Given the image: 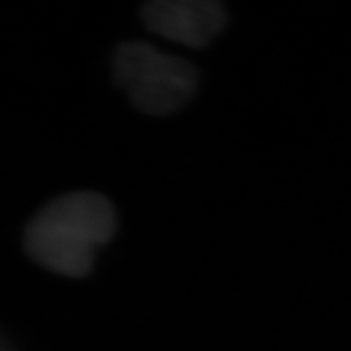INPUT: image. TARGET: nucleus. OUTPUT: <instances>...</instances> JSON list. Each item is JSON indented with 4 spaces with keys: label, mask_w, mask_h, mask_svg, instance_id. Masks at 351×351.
<instances>
[{
    "label": "nucleus",
    "mask_w": 351,
    "mask_h": 351,
    "mask_svg": "<svg viewBox=\"0 0 351 351\" xmlns=\"http://www.w3.org/2000/svg\"><path fill=\"white\" fill-rule=\"evenodd\" d=\"M116 231L112 205L93 192H75L51 202L26 230V249L56 274L83 276L95 252Z\"/></svg>",
    "instance_id": "obj_1"
},
{
    "label": "nucleus",
    "mask_w": 351,
    "mask_h": 351,
    "mask_svg": "<svg viewBox=\"0 0 351 351\" xmlns=\"http://www.w3.org/2000/svg\"><path fill=\"white\" fill-rule=\"evenodd\" d=\"M142 19L155 34L189 47H202L221 32L226 13L212 0H155L145 5Z\"/></svg>",
    "instance_id": "obj_3"
},
{
    "label": "nucleus",
    "mask_w": 351,
    "mask_h": 351,
    "mask_svg": "<svg viewBox=\"0 0 351 351\" xmlns=\"http://www.w3.org/2000/svg\"><path fill=\"white\" fill-rule=\"evenodd\" d=\"M114 73L132 103L153 116L174 112L197 88V70L191 64L145 43L122 44L114 57Z\"/></svg>",
    "instance_id": "obj_2"
}]
</instances>
